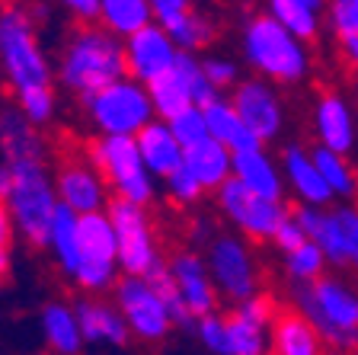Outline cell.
Segmentation results:
<instances>
[{"label":"cell","mask_w":358,"mask_h":355,"mask_svg":"<svg viewBox=\"0 0 358 355\" xmlns=\"http://www.w3.org/2000/svg\"><path fill=\"white\" fill-rule=\"evenodd\" d=\"M310 45L313 42L294 36L268 10L250 13L240 22V61L253 74L278 83L282 90H298L310 83L313 71H317Z\"/></svg>","instance_id":"obj_1"},{"label":"cell","mask_w":358,"mask_h":355,"mask_svg":"<svg viewBox=\"0 0 358 355\" xmlns=\"http://www.w3.org/2000/svg\"><path fill=\"white\" fill-rule=\"evenodd\" d=\"M125 74V39L109 32L99 20L80 22L55 55V83L77 99H87Z\"/></svg>","instance_id":"obj_2"},{"label":"cell","mask_w":358,"mask_h":355,"mask_svg":"<svg viewBox=\"0 0 358 355\" xmlns=\"http://www.w3.org/2000/svg\"><path fill=\"white\" fill-rule=\"evenodd\" d=\"M0 199L7 202L22 244L45 250L55 211H58V186L55 170L45 157H16L0 163Z\"/></svg>","instance_id":"obj_3"},{"label":"cell","mask_w":358,"mask_h":355,"mask_svg":"<svg viewBox=\"0 0 358 355\" xmlns=\"http://www.w3.org/2000/svg\"><path fill=\"white\" fill-rule=\"evenodd\" d=\"M358 275L329 269L304 285H288L294 304L320 333L327 352H358Z\"/></svg>","instance_id":"obj_4"},{"label":"cell","mask_w":358,"mask_h":355,"mask_svg":"<svg viewBox=\"0 0 358 355\" xmlns=\"http://www.w3.org/2000/svg\"><path fill=\"white\" fill-rule=\"evenodd\" d=\"M32 7L7 4L3 10V29H0V77L10 87V93H20L26 87L55 83V61L48 58Z\"/></svg>","instance_id":"obj_5"},{"label":"cell","mask_w":358,"mask_h":355,"mask_svg":"<svg viewBox=\"0 0 358 355\" xmlns=\"http://www.w3.org/2000/svg\"><path fill=\"white\" fill-rule=\"evenodd\" d=\"M87 157L99 167L112 195H119V199L154 205L157 195L164 193L160 179L144 163L141 148H138V141L131 134H96L87 144Z\"/></svg>","instance_id":"obj_6"},{"label":"cell","mask_w":358,"mask_h":355,"mask_svg":"<svg viewBox=\"0 0 358 355\" xmlns=\"http://www.w3.org/2000/svg\"><path fill=\"white\" fill-rule=\"evenodd\" d=\"M80 106L93 134H131L134 138L148 122L157 118L150 87L131 74L90 93L87 99H80Z\"/></svg>","instance_id":"obj_7"},{"label":"cell","mask_w":358,"mask_h":355,"mask_svg":"<svg viewBox=\"0 0 358 355\" xmlns=\"http://www.w3.org/2000/svg\"><path fill=\"white\" fill-rule=\"evenodd\" d=\"M201 253L208 259V269L215 275L221 301L237 304L243 298L262 291L266 269H262V259L250 237L237 234V230H217Z\"/></svg>","instance_id":"obj_8"},{"label":"cell","mask_w":358,"mask_h":355,"mask_svg":"<svg viewBox=\"0 0 358 355\" xmlns=\"http://www.w3.org/2000/svg\"><path fill=\"white\" fill-rule=\"evenodd\" d=\"M294 218L323 246L329 269L358 275V202H333V205H298Z\"/></svg>","instance_id":"obj_9"},{"label":"cell","mask_w":358,"mask_h":355,"mask_svg":"<svg viewBox=\"0 0 358 355\" xmlns=\"http://www.w3.org/2000/svg\"><path fill=\"white\" fill-rule=\"evenodd\" d=\"M215 211L227 221V228L250 237L253 244H272L278 228L291 218L285 199H268V195L253 193L237 176H231L215 193Z\"/></svg>","instance_id":"obj_10"},{"label":"cell","mask_w":358,"mask_h":355,"mask_svg":"<svg viewBox=\"0 0 358 355\" xmlns=\"http://www.w3.org/2000/svg\"><path fill=\"white\" fill-rule=\"evenodd\" d=\"M122 279L119 266V237L109 211L80 215V266L74 275V288L83 295H106Z\"/></svg>","instance_id":"obj_11"},{"label":"cell","mask_w":358,"mask_h":355,"mask_svg":"<svg viewBox=\"0 0 358 355\" xmlns=\"http://www.w3.org/2000/svg\"><path fill=\"white\" fill-rule=\"evenodd\" d=\"M106 211H109L112 224H115V237H119L122 275H150L154 269L164 266L166 256L154 230V221H150V205L112 195Z\"/></svg>","instance_id":"obj_12"},{"label":"cell","mask_w":358,"mask_h":355,"mask_svg":"<svg viewBox=\"0 0 358 355\" xmlns=\"http://www.w3.org/2000/svg\"><path fill=\"white\" fill-rule=\"evenodd\" d=\"M112 301L125 314L131 340L141 346H164L176 330V320H173L164 295L157 291V285L148 275H122L112 288Z\"/></svg>","instance_id":"obj_13"},{"label":"cell","mask_w":358,"mask_h":355,"mask_svg":"<svg viewBox=\"0 0 358 355\" xmlns=\"http://www.w3.org/2000/svg\"><path fill=\"white\" fill-rule=\"evenodd\" d=\"M231 99L250 132L262 144H275L288 132V103L282 97V87L266 77H240V83L231 90Z\"/></svg>","instance_id":"obj_14"},{"label":"cell","mask_w":358,"mask_h":355,"mask_svg":"<svg viewBox=\"0 0 358 355\" xmlns=\"http://www.w3.org/2000/svg\"><path fill=\"white\" fill-rule=\"evenodd\" d=\"M55 186H58L61 205L74 208L80 215L90 211H106L112 202V189L99 167L87 154H67L55 167Z\"/></svg>","instance_id":"obj_15"},{"label":"cell","mask_w":358,"mask_h":355,"mask_svg":"<svg viewBox=\"0 0 358 355\" xmlns=\"http://www.w3.org/2000/svg\"><path fill=\"white\" fill-rule=\"evenodd\" d=\"M310 132L323 148L352 154L358 148V116L343 90L323 87L310 103Z\"/></svg>","instance_id":"obj_16"},{"label":"cell","mask_w":358,"mask_h":355,"mask_svg":"<svg viewBox=\"0 0 358 355\" xmlns=\"http://www.w3.org/2000/svg\"><path fill=\"white\" fill-rule=\"evenodd\" d=\"M166 269H170L176 291L186 304V311L192 317L217 311L221 304V291L215 285V275L208 269V259L199 250H176L173 256H166Z\"/></svg>","instance_id":"obj_17"},{"label":"cell","mask_w":358,"mask_h":355,"mask_svg":"<svg viewBox=\"0 0 358 355\" xmlns=\"http://www.w3.org/2000/svg\"><path fill=\"white\" fill-rule=\"evenodd\" d=\"M179 48L176 39L170 36L164 22H148L144 29H138L134 36L125 39V64H128V74L138 77V81L150 83L157 81L160 74H166L179 58Z\"/></svg>","instance_id":"obj_18"},{"label":"cell","mask_w":358,"mask_h":355,"mask_svg":"<svg viewBox=\"0 0 358 355\" xmlns=\"http://www.w3.org/2000/svg\"><path fill=\"white\" fill-rule=\"evenodd\" d=\"M278 160H282L288 195L298 202V205H333L336 202L327 176H323L320 167H317L313 148H307V144H301V141H291V144L282 148Z\"/></svg>","instance_id":"obj_19"},{"label":"cell","mask_w":358,"mask_h":355,"mask_svg":"<svg viewBox=\"0 0 358 355\" xmlns=\"http://www.w3.org/2000/svg\"><path fill=\"white\" fill-rule=\"evenodd\" d=\"M77 304L80 314V330L90 349H125L131 340L125 314L119 311L115 301H106L103 295H87Z\"/></svg>","instance_id":"obj_20"},{"label":"cell","mask_w":358,"mask_h":355,"mask_svg":"<svg viewBox=\"0 0 358 355\" xmlns=\"http://www.w3.org/2000/svg\"><path fill=\"white\" fill-rule=\"evenodd\" d=\"M38 336H42V346L55 355H77L87 349L80 330V314H77V304H67L61 298H52L38 307Z\"/></svg>","instance_id":"obj_21"},{"label":"cell","mask_w":358,"mask_h":355,"mask_svg":"<svg viewBox=\"0 0 358 355\" xmlns=\"http://www.w3.org/2000/svg\"><path fill=\"white\" fill-rule=\"evenodd\" d=\"M199 67H201L199 52H179L176 64H173L166 74H160L157 81L148 83L157 116L170 118V116H176L179 109H186V106L195 103L192 99V77Z\"/></svg>","instance_id":"obj_22"},{"label":"cell","mask_w":358,"mask_h":355,"mask_svg":"<svg viewBox=\"0 0 358 355\" xmlns=\"http://www.w3.org/2000/svg\"><path fill=\"white\" fill-rule=\"evenodd\" d=\"M234 176L253 193L268 195V199H285L288 186H285L282 160L268 154V144H253V148L234 151Z\"/></svg>","instance_id":"obj_23"},{"label":"cell","mask_w":358,"mask_h":355,"mask_svg":"<svg viewBox=\"0 0 358 355\" xmlns=\"http://www.w3.org/2000/svg\"><path fill=\"white\" fill-rule=\"evenodd\" d=\"M268 352L275 355H320L327 352L317 326L304 317V314L288 304V307H278L275 320L268 326Z\"/></svg>","instance_id":"obj_24"},{"label":"cell","mask_w":358,"mask_h":355,"mask_svg":"<svg viewBox=\"0 0 358 355\" xmlns=\"http://www.w3.org/2000/svg\"><path fill=\"white\" fill-rule=\"evenodd\" d=\"M134 141H138L144 163L150 167V173H154L157 179L170 176L173 170H179V167L186 163V144L176 138V132L170 128V122L160 118V116H157L154 122H148L141 132L134 134Z\"/></svg>","instance_id":"obj_25"},{"label":"cell","mask_w":358,"mask_h":355,"mask_svg":"<svg viewBox=\"0 0 358 355\" xmlns=\"http://www.w3.org/2000/svg\"><path fill=\"white\" fill-rule=\"evenodd\" d=\"M42 128L32 122L20 103H3L0 106V157L3 160H16V157H45Z\"/></svg>","instance_id":"obj_26"},{"label":"cell","mask_w":358,"mask_h":355,"mask_svg":"<svg viewBox=\"0 0 358 355\" xmlns=\"http://www.w3.org/2000/svg\"><path fill=\"white\" fill-rule=\"evenodd\" d=\"M45 253L52 256V266L58 269L61 279L71 285L77 275V266H80V211L58 205L52 230H48Z\"/></svg>","instance_id":"obj_27"},{"label":"cell","mask_w":358,"mask_h":355,"mask_svg":"<svg viewBox=\"0 0 358 355\" xmlns=\"http://www.w3.org/2000/svg\"><path fill=\"white\" fill-rule=\"evenodd\" d=\"M186 167L201 186L205 193L215 195L227 179L234 176V151L217 138H201L199 144H189L186 148Z\"/></svg>","instance_id":"obj_28"},{"label":"cell","mask_w":358,"mask_h":355,"mask_svg":"<svg viewBox=\"0 0 358 355\" xmlns=\"http://www.w3.org/2000/svg\"><path fill=\"white\" fill-rule=\"evenodd\" d=\"M205 116H208V134L224 141L231 151H243V148H253V144H262V141L250 132L243 116L237 112L231 93H227V97L221 93L217 99H211V103L205 106Z\"/></svg>","instance_id":"obj_29"},{"label":"cell","mask_w":358,"mask_h":355,"mask_svg":"<svg viewBox=\"0 0 358 355\" xmlns=\"http://www.w3.org/2000/svg\"><path fill=\"white\" fill-rule=\"evenodd\" d=\"M313 157H317V167L327 176L336 202H358V170H355V163L349 160L352 154L313 144Z\"/></svg>","instance_id":"obj_30"},{"label":"cell","mask_w":358,"mask_h":355,"mask_svg":"<svg viewBox=\"0 0 358 355\" xmlns=\"http://www.w3.org/2000/svg\"><path fill=\"white\" fill-rule=\"evenodd\" d=\"M99 22L109 32L128 39L154 22V7L150 0H99Z\"/></svg>","instance_id":"obj_31"},{"label":"cell","mask_w":358,"mask_h":355,"mask_svg":"<svg viewBox=\"0 0 358 355\" xmlns=\"http://www.w3.org/2000/svg\"><path fill=\"white\" fill-rule=\"evenodd\" d=\"M278 256H282V275L288 285H304V281H313L320 279L323 272H329L327 253H323V246L313 237H307L301 246H294L288 253H278Z\"/></svg>","instance_id":"obj_32"},{"label":"cell","mask_w":358,"mask_h":355,"mask_svg":"<svg viewBox=\"0 0 358 355\" xmlns=\"http://www.w3.org/2000/svg\"><path fill=\"white\" fill-rule=\"evenodd\" d=\"M266 10L275 16L278 22H285L294 36L307 39V42H317L323 32V10L310 7L307 0H266Z\"/></svg>","instance_id":"obj_33"},{"label":"cell","mask_w":358,"mask_h":355,"mask_svg":"<svg viewBox=\"0 0 358 355\" xmlns=\"http://www.w3.org/2000/svg\"><path fill=\"white\" fill-rule=\"evenodd\" d=\"M262 352H268V326L234 307L227 314V355H262Z\"/></svg>","instance_id":"obj_34"},{"label":"cell","mask_w":358,"mask_h":355,"mask_svg":"<svg viewBox=\"0 0 358 355\" xmlns=\"http://www.w3.org/2000/svg\"><path fill=\"white\" fill-rule=\"evenodd\" d=\"M166 29H170V36L176 39V45L182 52H205L217 39L215 20L208 13H201V10H189L186 16H179L176 22H170Z\"/></svg>","instance_id":"obj_35"},{"label":"cell","mask_w":358,"mask_h":355,"mask_svg":"<svg viewBox=\"0 0 358 355\" xmlns=\"http://www.w3.org/2000/svg\"><path fill=\"white\" fill-rule=\"evenodd\" d=\"M13 99L20 103V109L36 122L38 128H48L58 122V112H61V99H58V90L55 83H42V87H26L20 93H13Z\"/></svg>","instance_id":"obj_36"},{"label":"cell","mask_w":358,"mask_h":355,"mask_svg":"<svg viewBox=\"0 0 358 355\" xmlns=\"http://www.w3.org/2000/svg\"><path fill=\"white\" fill-rule=\"evenodd\" d=\"M160 189H164V195H166V202L170 205H176V208H195L201 199H205V186L199 183V179L189 173V167L182 163L179 170H173L170 176H164L160 179Z\"/></svg>","instance_id":"obj_37"},{"label":"cell","mask_w":358,"mask_h":355,"mask_svg":"<svg viewBox=\"0 0 358 355\" xmlns=\"http://www.w3.org/2000/svg\"><path fill=\"white\" fill-rule=\"evenodd\" d=\"M192 336L205 352L211 355H227V314H201L192 323Z\"/></svg>","instance_id":"obj_38"},{"label":"cell","mask_w":358,"mask_h":355,"mask_svg":"<svg viewBox=\"0 0 358 355\" xmlns=\"http://www.w3.org/2000/svg\"><path fill=\"white\" fill-rule=\"evenodd\" d=\"M170 122V128L176 132V138L182 141V144H199L201 138H208V116H205V106L192 103L186 106V109H179L176 116L166 118Z\"/></svg>","instance_id":"obj_39"},{"label":"cell","mask_w":358,"mask_h":355,"mask_svg":"<svg viewBox=\"0 0 358 355\" xmlns=\"http://www.w3.org/2000/svg\"><path fill=\"white\" fill-rule=\"evenodd\" d=\"M327 26L333 32V39L358 36V0H329Z\"/></svg>","instance_id":"obj_40"},{"label":"cell","mask_w":358,"mask_h":355,"mask_svg":"<svg viewBox=\"0 0 358 355\" xmlns=\"http://www.w3.org/2000/svg\"><path fill=\"white\" fill-rule=\"evenodd\" d=\"M201 67H205V74L211 77V83H215L221 93L224 90L231 93V90L240 83V61L231 58V55H205V58H201Z\"/></svg>","instance_id":"obj_41"},{"label":"cell","mask_w":358,"mask_h":355,"mask_svg":"<svg viewBox=\"0 0 358 355\" xmlns=\"http://www.w3.org/2000/svg\"><path fill=\"white\" fill-rule=\"evenodd\" d=\"M307 240V234H304V228L298 224V218H294V211H291V218L278 228V234H275V240H272V246H275L278 253H288V250H294V246H301Z\"/></svg>","instance_id":"obj_42"},{"label":"cell","mask_w":358,"mask_h":355,"mask_svg":"<svg viewBox=\"0 0 358 355\" xmlns=\"http://www.w3.org/2000/svg\"><path fill=\"white\" fill-rule=\"evenodd\" d=\"M150 7H154V20L170 26L176 22L179 16H186L189 10H195V0H150Z\"/></svg>","instance_id":"obj_43"},{"label":"cell","mask_w":358,"mask_h":355,"mask_svg":"<svg viewBox=\"0 0 358 355\" xmlns=\"http://www.w3.org/2000/svg\"><path fill=\"white\" fill-rule=\"evenodd\" d=\"M55 4L77 22H96L99 20V0H55Z\"/></svg>","instance_id":"obj_44"},{"label":"cell","mask_w":358,"mask_h":355,"mask_svg":"<svg viewBox=\"0 0 358 355\" xmlns=\"http://www.w3.org/2000/svg\"><path fill=\"white\" fill-rule=\"evenodd\" d=\"M217 234V228H215V221H211L208 215H195L192 221H189V240H192L195 246H208V240Z\"/></svg>","instance_id":"obj_45"},{"label":"cell","mask_w":358,"mask_h":355,"mask_svg":"<svg viewBox=\"0 0 358 355\" xmlns=\"http://www.w3.org/2000/svg\"><path fill=\"white\" fill-rule=\"evenodd\" d=\"M336 48H339V61H343V67L352 77H358V36L336 39Z\"/></svg>","instance_id":"obj_46"},{"label":"cell","mask_w":358,"mask_h":355,"mask_svg":"<svg viewBox=\"0 0 358 355\" xmlns=\"http://www.w3.org/2000/svg\"><path fill=\"white\" fill-rule=\"evenodd\" d=\"M16 237H20V230H16V221H13V215H10L7 202L0 199V250L13 246V244H16Z\"/></svg>","instance_id":"obj_47"},{"label":"cell","mask_w":358,"mask_h":355,"mask_svg":"<svg viewBox=\"0 0 358 355\" xmlns=\"http://www.w3.org/2000/svg\"><path fill=\"white\" fill-rule=\"evenodd\" d=\"M10 272H13V246L0 250V285L10 279Z\"/></svg>","instance_id":"obj_48"},{"label":"cell","mask_w":358,"mask_h":355,"mask_svg":"<svg viewBox=\"0 0 358 355\" xmlns=\"http://www.w3.org/2000/svg\"><path fill=\"white\" fill-rule=\"evenodd\" d=\"M307 4H310V7H317V10H323V13H327V7H329V0H307Z\"/></svg>","instance_id":"obj_49"},{"label":"cell","mask_w":358,"mask_h":355,"mask_svg":"<svg viewBox=\"0 0 358 355\" xmlns=\"http://www.w3.org/2000/svg\"><path fill=\"white\" fill-rule=\"evenodd\" d=\"M3 10H7V7H3V4H0V29H3Z\"/></svg>","instance_id":"obj_50"}]
</instances>
